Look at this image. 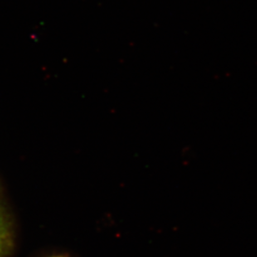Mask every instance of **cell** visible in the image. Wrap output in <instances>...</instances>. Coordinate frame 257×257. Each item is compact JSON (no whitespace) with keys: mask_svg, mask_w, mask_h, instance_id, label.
<instances>
[{"mask_svg":"<svg viewBox=\"0 0 257 257\" xmlns=\"http://www.w3.org/2000/svg\"><path fill=\"white\" fill-rule=\"evenodd\" d=\"M10 244V235L7 224L0 215V257H5Z\"/></svg>","mask_w":257,"mask_h":257,"instance_id":"1","label":"cell"},{"mask_svg":"<svg viewBox=\"0 0 257 257\" xmlns=\"http://www.w3.org/2000/svg\"><path fill=\"white\" fill-rule=\"evenodd\" d=\"M42 257H74L70 255L69 253L67 252H56L49 254V255H44Z\"/></svg>","mask_w":257,"mask_h":257,"instance_id":"2","label":"cell"}]
</instances>
